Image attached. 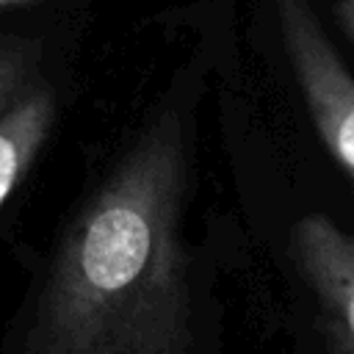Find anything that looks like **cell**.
Here are the masks:
<instances>
[{
  "label": "cell",
  "mask_w": 354,
  "mask_h": 354,
  "mask_svg": "<svg viewBox=\"0 0 354 354\" xmlns=\"http://www.w3.org/2000/svg\"><path fill=\"white\" fill-rule=\"evenodd\" d=\"M36 3H44V0H0V11H3V8H22V6H36Z\"/></svg>",
  "instance_id": "obj_7"
},
{
  "label": "cell",
  "mask_w": 354,
  "mask_h": 354,
  "mask_svg": "<svg viewBox=\"0 0 354 354\" xmlns=\"http://www.w3.org/2000/svg\"><path fill=\"white\" fill-rule=\"evenodd\" d=\"M282 50L313 127L354 183V75L329 41L310 0H274Z\"/></svg>",
  "instance_id": "obj_2"
},
{
  "label": "cell",
  "mask_w": 354,
  "mask_h": 354,
  "mask_svg": "<svg viewBox=\"0 0 354 354\" xmlns=\"http://www.w3.org/2000/svg\"><path fill=\"white\" fill-rule=\"evenodd\" d=\"M288 252L315 301V326L324 348L354 354V232L313 210L290 227Z\"/></svg>",
  "instance_id": "obj_3"
},
{
  "label": "cell",
  "mask_w": 354,
  "mask_h": 354,
  "mask_svg": "<svg viewBox=\"0 0 354 354\" xmlns=\"http://www.w3.org/2000/svg\"><path fill=\"white\" fill-rule=\"evenodd\" d=\"M55 113L53 88L33 77L0 111V207L39 158L55 124Z\"/></svg>",
  "instance_id": "obj_4"
},
{
  "label": "cell",
  "mask_w": 354,
  "mask_h": 354,
  "mask_svg": "<svg viewBox=\"0 0 354 354\" xmlns=\"http://www.w3.org/2000/svg\"><path fill=\"white\" fill-rule=\"evenodd\" d=\"M191 130L177 97L158 105L83 199L39 285L30 354H188L196 299L183 238Z\"/></svg>",
  "instance_id": "obj_1"
},
{
  "label": "cell",
  "mask_w": 354,
  "mask_h": 354,
  "mask_svg": "<svg viewBox=\"0 0 354 354\" xmlns=\"http://www.w3.org/2000/svg\"><path fill=\"white\" fill-rule=\"evenodd\" d=\"M33 77L30 47L22 41H0V111Z\"/></svg>",
  "instance_id": "obj_5"
},
{
  "label": "cell",
  "mask_w": 354,
  "mask_h": 354,
  "mask_svg": "<svg viewBox=\"0 0 354 354\" xmlns=\"http://www.w3.org/2000/svg\"><path fill=\"white\" fill-rule=\"evenodd\" d=\"M335 17H337L340 30L354 44V0H335Z\"/></svg>",
  "instance_id": "obj_6"
}]
</instances>
